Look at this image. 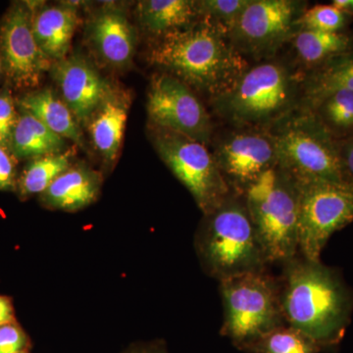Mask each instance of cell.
<instances>
[{
  "mask_svg": "<svg viewBox=\"0 0 353 353\" xmlns=\"http://www.w3.org/2000/svg\"><path fill=\"white\" fill-rule=\"evenodd\" d=\"M163 73L213 99L250 67L220 26L201 18L187 29L155 39L148 57Z\"/></svg>",
  "mask_w": 353,
  "mask_h": 353,
  "instance_id": "1",
  "label": "cell"
},
{
  "mask_svg": "<svg viewBox=\"0 0 353 353\" xmlns=\"http://www.w3.org/2000/svg\"><path fill=\"white\" fill-rule=\"evenodd\" d=\"M283 272L279 283L285 324L321 348L339 343L353 308L352 292L339 274L299 254L284 264Z\"/></svg>",
  "mask_w": 353,
  "mask_h": 353,
  "instance_id": "2",
  "label": "cell"
},
{
  "mask_svg": "<svg viewBox=\"0 0 353 353\" xmlns=\"http://www.w3.org/2000/svg\"><path fill=\"white\" fill-rule=\"evenodd\" d=\"M303 73L276 58L248 67L229 90L211 99L216 115L232 127L269 131L301 105Z\"/></svg>",
  "mask_w": 353,
  "mask_h": 353,
  "instance_id": "3",
  "label": "cell"
},
{
  "mask_svg": "<svg viewBox=\"0 0 353 353\" xmlns=\"http://www.w3.org/2000/svg\"><path fill=\"white\" fill-rule=\"evenodd\" d=\"M194 248L202 270L219 282L265 271L268 264L245 199L234 192L203 215Z\"/></svg>",
  "mask_w": 353,
  "mask_h": 353,
  "instance_id": "4",
  "label": "cell"
},
{
  "mask_svg": "<svg viewBox=\"0 0 353 353\" xmlns=\"http://www.w3.org/2000/svg\"><path fill=\"white\" fill-rule=\"evenodd\" d=\"M268 264L284 265L299 254V194L279 165L269 169L243 194Z\"/></svg>",
  "mask_w": 353,
  "mask_h": 353,
  "instance_id": "5",
  "label": "cell"
},
{
  "mask_svg": "<svg viewBox=\"0 0 353 353\" xmlns=\"http://www.w3.org/2000/svg\"><path fill=\"white\" fill-rule=\"evenodd\" d=\"M269 132L275 141L279 166L294 180L345 185L339 139L310 109L299 106Z\"/></svg>",
  "mask_w": 353,
  "mask_h": 353,
  "instance_id": "6",
  "label": "cell"
},
{
  "mask_svg": "<svg viewBox=\"0 0 353 353\" xmlns=\"http://www.w3.org/2000/svg\"><path fill=\"white\" fill-rule=\"evenodd\" d=\"M219 288L224 308L220 333L238 350L285 325L280 283L266 272L221 281Z\"/></svg>",
  "mask_w": 353,
  "mask_h": 353,
  "instance_id": "7",
  "label": "cell"
},
{
  "mask_svg": "<svg viewBox=\"0 0 353 353\" xmlns=\"http://www.w3.org/2000/svg\"><path fill=\"white\" fill-rule=\"evenodd\" d=\"M150 138L162 161L189 190L203 215L233 192L208 145L152 124Z\"/></svg>",
  "mask_w": 353,
  "mask_h": 353,
  "instance_id": "8",
  "label": "cell"
},
{
  "mask_svg": "<svg viewBox=\"0 0 353 353\" xmlns=\"http://www.w3.org/2000/svg\"><path fill=\"white\" fill-rule=\"evenodd\" d=\"M296 182L299 194V252L305 259L320 261L330 238L353 222V188L324 181Z\"/></svg>",
  "mask_w": 353,
  "mask_h": 353,
  "instance_id": "9",
  "label": "cell"
},
{
  "mask_svg": "<svg viewBox=\"0 0 353 353\" xmlns=\"http://www.w3.org/2000/svg\"><path fill=\"white\" fill-rule=\"evenodd\" d=\"M306 8L299 0H250L228 37L245 58H273L299 31L296 21Z\"/></svg>",
  "mask_w": 353,
  "mask_h": 353,
  "instance_id": "10",
  "label": "cell"
},
{
  "mask_svg": "<svg viewBox=\"0 0 353 353\" xmlns=\"http://www.w3.org/2000/svg\"><path fill=\"white\" fill-rule=\"evenodd\" d=\"M150 124L210 145L214 125L196 92L176 77L155 74L148 95Z\"/></svg>",
  "mask_w": 353,
  "mask_h": 353,
  "instance_id": "11",
  "label": "cell"
},
{
  "mask_svg": "<svg viewBox=\"0 0 353 353\" xmlns=\"http://www.w3.org/2000/svg\"><path fill=\"white\" fill-rule=\"evenodd\" d=\"M218 168L234 194H245L262 174L278 165V153L270 132L232 127L212 139Z\"/></svg>",
  "mask_w": 353,
  "mask_h": 353,
  "instance_id": "12",
  "label": "cell"
},
{
  "mask_svg": "<svg viewBox=\"0 0 353 353\" xmlns=\"http://www.w3.org/2000/svg\"><path fill=\"white\" fill-rule=\"evenodd\" d=\"M0 57L9 87L18 90L39 87L53 62L37 43L32 10L27 2H16L0 24Z\"/></svg>",
  "mask_w": 353,
  "mask_h": 353,
  "instance_id": "13",
  "label": "cell"
},
{
  "mask_svg": "<svg viewBox=\"0 0 353 353\" xmlns=\"http://www.w3.org/2000/svg\"><path fill=\"white\" fill-rule=\"evenodd\" d=\"M62 101L66 103L79 124L88 125L111 90L101 74L80 54L67 55L51 66Z\"/></svg>",
  "mask_w": 353,
  "mask_h": 353,
  "instance_id": "14",
  "label": "cell"
},
{
  "mask_svg": "<svg viewBox=\"0 0 353 353\" xmlns=\"http://www.w3.org/2000/svg\"><path fill=\"white\" fill-rule=\"evenodd\" d=\"M102 185L99 172L83 163H73L39 196L44 208L76 212L99 199Z\"/></svg>",
  "mask_w": 353,
  "mask_h": 353,
  "instance_id": "15",
  "label": "cell"
},
{
  "mask_svg": "<svg viewBox=\"0 0 353 353\" xmlns=\"http://www.w3.org/2000/svg\"><path fill=\"white\" fill-rule=\"evenodd\" d=\"M88 36L99 57L111 66L126 67L136 51V32L122 11L109 8L95 16Z\"/></svg>",
  "mask_w": 353,
  "mask_h": 353,
  "instance_id": "16",
  "label": "cell"
},
{
  "mask_svg": "<svg viewBox=\"0 0 353 353\" xmlns=\"http://www.w3.org/2000/svg\"><path fill=\"white\" fill-rule=\"evenodd\" d=\"M32 10V32L39 48L51 61H60L68 54L79 17L73 6H46L27 2Z\"/></svg>",
  "mask_w": 353,
  "mask_h": 353,
  "instance_id": "17",
  "label": "cell"
},
{
  "mask_svg": "<svg viewBox=\"0 0 353 353\" xmlns=\"http://www.w3.org/2000/svg\"><path fill=\"white\" fill-rule=\"evenodd\" d=\"M129 111V102L124 95L110 94L88 121L90 138L97 152L105 161H115L120 152Z\"/></svg>",
  "mask_w": 353,
  "mask_h": 353,
  "instance_id": "18",
  "label": "cell"
},
{
  "mask_svg": "<svg viewBox=\"0 0 353 353\" xmlns=\"http://www.w3.org/2000/svg\"><path fill=\"white\" fill-rule=\"evenodd\" d=\"M16 104L20 110L32 114L55 134L70 139L77 145H83L80 124L66 103L50 88L28 92Z\"/></svg>",
  "mask_w": 353,
  "mask_h": 353,
  "instance_id": "19",
  "label": "cell"
},
{
  "mask_svg": "<svg viewBox=\"0 0 353 353\" xmlns=\"http://www.w3.org/2000/svg\"><path fill=\"white\" fill-rule=\"evenodd\" d=\"M138 19L155 39L182 31L199 19L194 0H145L139 2Z\"/></svg>",
  "mask_w": 353,
  "mask_h": 353,
  "instance_id": "20",
  "label": "cell"
},
{
  "mask_svg": "<svg viewBox=\"0 0 353 353\" xmlns=\"http://www.w3.org/2000/svg\"><path fill=\"white\" fill-rule=\"evenodd\" d=\"M353 92V51L303 73L301 105L310 108L336 90Z\"/></svg>",
  "mask_w": 353,
  "mask_h": 353,
  "instance_id": "21",
  "label": "cell"
},
{
  "mask_svg": "<svg viewBox=\"0 0 353 353\" xmlns=\"http://www.w3.org/2000/svg\"><path fill=\"white\" fill-rule=\"evenodd\" d=\"M64 138L48 129L32 114L20 110L11 138L10 152L16 159L57 154L67 150Z\"/></svg>",
  "mask_w": 353,
  "mask_h": 353,
  "instance_id": "22",
  "label": "cell"
},
{
  "mask_svg": "<svg viewBox=\"0 0 353 353\" xmlns=\"http://www.w3.org/2000/svg\"><path fill=\"white\" fill-rule=\"evenodd\" d=\"M304 72L319 67L332 58L353 51V37L345 32L301 30L290 41ZM303 72V73H304Z\"/></svg>",
  "mask_w": 353,
  "mask_h": 353,
  "instance_id": "23",
  "label": "cell"
},
{
  "mask_svg": "<svg viewBox=\"0 0 353 353\" xmlns=\"http://www.w3.org/2000/svg\"><path fill=\"white\" fill-rule=\"evenodd\" d=\"M75 150L67 148L57 154L34 158L18 176L16 192L21 199L41 196L55 180L73 165Z\"/></svg>",
  "mask_w": 353,
  "mask_h": 353,
  "instance_id": "24",
  "label": "cell"
},
{
  "mask_svg": "<svg viewBox=\"0 0 353 353\" xmlns=\"http://www.w3.org/2000/svg\"><path fill=\"white\" fill-rule=\"evenodd\" d=\"M306 108L339 141L353 134V92L336 90Z\"/></svg>",
  "mask_w": 353,
  "mask_h": 353,
  "instance_id": "25",
  "label": "cell"
},
{
  "mask_svg": "<svg viewBox=\"0 0 353 353\" xmlns=\"http://www.w3.org/2000/svg\"><path fill=\"white\" fill-rule=\"evenodd\" d=\"M322 348L289 325L279 327L241 350L248 353H318Z\"/></svg>",
  "mask_w": 353,
  "mask_h": 353,
  "instance_id": "26",
  "label": "cell"
},
{
  "mask_svg": "<svg viewBox=\"0 0 353 353\" xmlns=\"http://www.w3.org/2000/svg\"><path fill=\"white\" fill-rule=\"evenodd\" d=\"M352 17L336 8L333 4H319L306 8L296 21L299 31H317L324 32H345V28Z\"/></svg>",
  "mask_w": 353,
  "mask_h": 353,
  "instance_id": "27",
  "label": "cell"
},
{
  "mask_svg": "<svg viewBox=\"0 0 353 353\" xmlns=\"http://www.w3.org/2000/svg\"><path fill=\"white\" fill-rule=\"evenodd\" d=\"M250 0H197L201 18L210 20L227 32L233 29Z\"/></svg>",
  "mask_w": 353,
  "mask_h": 353,
  "instance_id": "28",
  "label": "cell"
},
{
  "mask_svg": "<svg viewBox=\"0 0 353 353\" xmlns=\"http://www.w3.org/2000/svg\"><path fill=\"white\" fill-rule=\"evenodd\" d=\"M16 102L10 87L0 90V146L10 152L11 138L17 123L19 112L16 110Z\"/></svg>",
  "mask_w": 353,
  "mask_h": 353,
  "instance_id": "29",
  "label": "cell"
},
{
  "mask_svg": "<svg viewBox=\"0 0 353 353\" xmlns=\"http://www.w3.org/2000/svg\"><path fill=\"white\" fill-rule=\"evenodd\" d=\"M32 341L17 321L0 326V353L30 352Z\"/></svg>",
  "mask_w": 353,
  "mask_h": 353,
  "instance_id": "30",
  "label": "cell"
},
{
  "mask_svg": "<svg viewBox=\"0 0 353 353\" xmlns=\"http://www.w3.org/2000/svg\"><path fill=\"white\" fill-rule=\"evenodd\" d=\"M17 180L15 157L6 148L0 146V190H16Z\"/></svg>",
  "mask_w": 353,
  "mask_h": 353,
  "instance_id": "31",
  "label": "cell"
},
{
  "mask_svg": "<svg viewBox=\"0 0 353 353\" xmlns=\"http://www.w3.org/2000/svg\"><path fill=\"white\" fill-rule=\"evenodd\" d=\"M341 170L345 185L353 188V134L339 141Z\"/></svg>",
  "mask_w": 353,
  "mask_h": 353,
  "instance_id": "32",
  "label": "cell"
},
{
  "mask_svg": "<svg viewBox=\"0 0 353 353\" xmlns=\"http://www.w3.org/2000/svg\"><path fill=\"white\" fill-rule=\"evenodd\" d=\"M122 353H169L166 343L162 341L152 343H134Z\"/></svg>",
  "mask_w": 353,
  "mask_h": 353,
  "instance_id": "33",
  "label": "cell"
},
{
  "mask_svg": "<svg viewBox=\"0 0 353 353\" xmlns=\"http://www.w3.org/2000/svg\"><path fill=\"white\" fill-rule=\"evenodd\" d=\"M14 321H16V318L12 299L0 294V326Z\"/></svg>",
  "mask_w": 353,
  "mask_h": 353,
  "instance_id": "34",
  "label": "cell"
},
{
  "mask_svg": "<svg viewBox=\"0 0 353 353\" xmlns=\"http://www.w3.org/2000/svg\"><path fill=\"white\" fill-rule=\"evenodd\" d=\"M332 4H333L334 6H336V8L343 11V12L347 14L350 17H352L353 0H334V1L332 2Z\"/></svg>",
  "mask_w": 353,
  "mask_h": 353,
  "instance_id": "35",
  "label": "cell"
},
{
  "mask_svg": "<svg viewBox=\"0 0 353 353\" xmlns=\"http://www.w3.org/2000/svg\"><path fill=\"white\" fill-rule=\"evenodd\" d=\"M3 75V67H2V60L1 57H0V78Z\"/></svg>",
  "mask_w": 353,
  "mask_h": 353,
  "instance_id": "36",
  "label": "cell"
},
{
  "mask_svg": "<svg viewBox=\"0 0 353 353\" xmlns=\"http://www.w3.org/2000/svg\"><path fill=\"white\" fill-rule=\"evenodd\" d=\"M19 353H30V352H19Z\"/></svg>",
  "mask_w": 353,
  "mask_h": 353,
  "instance_id": "37",
  "label": "cell"
}]
</instances>
